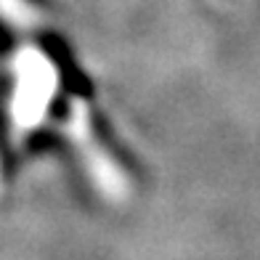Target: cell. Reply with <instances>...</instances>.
Returning <instances> with one entry per match:
<instances>
[{
    "mask_svg": "<svg viewBox=\"0 0 260 260\" xmlns=\"http://www.w3.org/2000/svg\"><path fill=\"white\" fill-rule=\"evenodd\" d=\"M21 6H29V8H45L48 6V0H19Z\"/></svg>",
    "mask_w": 260,
    "mask_h": 260,
    "instance_id": "5",
    "label": "cell"
},
{
    "mask_svg": "<svg viewBox=\"0 0 260 260\" xmlns=\"http://www.w3.org/2000/svg\"><path fill=\"white\" fill-rule=\"evenodd\" d=\"M11 173V149H8V138H6V125L0 120V175Z\"/></svg>",
    "mask_w": 260,
    "mask_h": 260,
    "instance_id": "3",
    "label": "cell"
},
{
    "mask_svg": "<svg viewBox=\"0 0 260 260\" xmlns=\"http://www.w3.org/2000/svg\"><path fill=\"white\" fill-rule=\"evenodd\" d=\"M90 130H93V136H96V141L106 151H109L117 162L125 165V168H130V170H136L133 157H130L127 151L122 149V144L117 141V136L112 133V127H109V122H106V117H101L99 112H90Z\"/></svg>",
    "mask_w": 260,
    "mask_h": 260,
    "instance_id": "2",
    "label": "cell"
},
{
    "mask_svg": "<svg viewBox=\"0 0 260 260\" xmlns=\"http://www.w3.org/2000/svg\"><path fill=\"white\" fill-rule=\"evenodd\" d=\"M40 48H43L45 58L53 64L56 75H58V85H61L64 93H72V96H80V99H90L93 96L88 75L75 64L72 51L67 48V43L58 38V35H43Z\"/></svg>",
    "mask_w": 260,
    "mask_h": 260,
    "instance_id": "1",
    "label": "cell"
},
{
    "mask_svg": "<svg viewBox=\"0 0 260 260\" xmlns=\"http://www.w3.org/2000/svg\"><path fill=\"white\" fill-rule=\"evenodd\" d=\"M11 48H14V32H11L3 24V19H0V56H6Z\"/></svg>",
    "mask_w": 260,
    "mask_h": 260,
    "instance_id": "4",
    "label": "cell"
}]
</instances>
